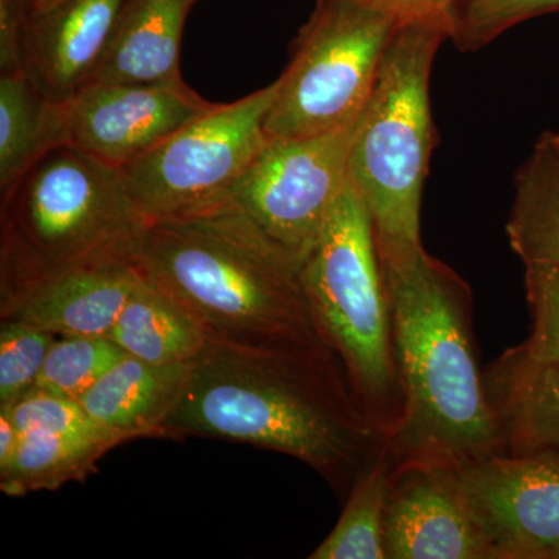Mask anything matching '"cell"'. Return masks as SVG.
Returning a JSON list of instances; mask_svg holds the SVG:
<instances>
[{"label": "cell", "instance_id": "cell-7", "mask_svg": "<svg viewBox=\"0 0 559 559\" xmlns=\"http://www.w3.org/2000/svg\"><path fill=\"white\" fill-rule=\"evenodd\" d=\"M403 22L371 0H318L277 79L267 139L310 138L358 119Z\"/></svg>", "mask_w": 559, "mask_h": 559}, {"label": "cell", "instance_id": "cell-18", "mask_svg": "<svg viewBox=\"0 0 559 559\" xmlns=\"http://www.w3.org/2000/svg\"><path fill=\"white\" fill-rule=\"evenodd\" d=\"M108 337L150 364H190L210 344L190 312L143 274Z\"/></svg>", "mask_w": 559, "mask_h": 559}, {"label": "cell", "instance_id": "cell-28", "mask_svg": "<svg viewBox=\"0 0 559 559\" xmlns=\"http://www.w3.org/2000/svg\"><path fill=\"white\" fill-rule=\"evenodd\" d=\"M25 13L21 0H0V73L25 69Z\"/></svg>", "mask_w": 559, "mask_h": 559}, {"label": "cell", "instance_id": "cell-26", "mask_svg": "<svg viewBox=\"0 0 559 559\" xmlns=\"http://www.w3.org/2000/svg\"><path fill=\"white\" fill-rule=\"evenodd\" d=\"M532 334L509 349L513 358L540 364L559 358V267H525Z\"/></svg>", "mask_w": 559, "mask_h": 559}, {"label": "cell", "instance_id": "cell-12", "mask_svg": "<svg viewBox=\"0 0 559 559\" xmlns=\"http://www.w3.org/2000/svg\"><path fill=\"white\" fill-rule=\"evenodd\" d=\"M388 559H491L466 498L459 465L395 462L385 506Z\"/></svg>", "mask_w": 559, "mask_h": 559}, {"label": "cell", "instance_id": "cell-5", "mask_svg": "<svg viewBox=\"0 0 559 559\" xmlns=\"http://www.w3.org/2000/svg\"><path fill=\"white\" fill-rule=\"evenodd\" d=\"M451 35L448 21L403 22L358 117L349 179L369 209L382 261L423 249L421 197L437 140L430 73Z\"/></svg>", "mask_w": 559, "mask_h": 559}, {"label": "cell", "instance_id": "cell-19", "mask_svg": "<svg viewBox=\"0 0 559 559\" xmlns=\"http://www.w3.org/2000/svg\"><path fill=\"white\" fill-rule=\"evenodd\" d=\"M507 235L525 267H559V146L546 132L516 175Z\"/></svg>", "mask_w": 559, "mask_h": 559}, {"label": "cell", "instance_id": "cell-23", "mask_svg": "<svg viewBox=\"0 0 559 559\" xmlns=\"http://www.w3.org/2000/svg\"><path fill=\"white\" fill-rule=\"evenodd\" d=\"M124 355L108 336H58L35 388L80 400Z\"/></svg>", "mask_w": 559, "mask_h": 559}, {"label": "cell", "instance_id": "cell-21", "mask_svg": "<svg viewBox=\"0 0 559 559\" xmlns=\"http://www.w3.org/2000/svg\"><path fill=\"white\" fill-rule=\"evenodd\" d=\"M55 146L53 105L27 70L0 73V193Z\"/></svg>", "mask_w": 559, "mask_h": 559}, {"label": "cell", "instance_id": "cell-11", "mask_svg": "<svg viewBox=\"0 0 559 559\" xmlns=\"http://www.w3.org/2000/svg\"><path fill=\"white\" fill-rule=\"evenodd\" d=\"M491 559H559V451L459 465Z\"/></svg>", "mask_w": 559, "mask_h": 559}, {"label": "cell", "instance_id": "cell-6", "mask_svg": "<svg viewBox=\"0 0 559 559\" xmlns=\"http://www.w3.org/2000/svg\"><path fill=\"white\" fill-rule=\"evenodd\" d=\"M300 282L320 340L360 411L392 440L404 419L392 311L373 223L352 179L301 264Z\"/></svg>", "mask_w": 559, "mask_h": 559}, {"label": "cell", "instance_id": "cell-4", "mask_svg": "<svg viewBox=\"0 0 559 559\" xmlns=\"http://www.w3.org/2000/svg\"><path fill=\"white\" fill-rule=\"evenodd\" d=\"M150 224L121 168L51 146L0 193V304L69 272L139 263Z\"/></svg>", "mask_w": 559, "mask_h": 559}, {"label": "cell", "instance_id": "cell-25", "mask_svg": "<svg viewBox=\"0 0 559 559\" xmlns=\"http://www.w3.org/2000/svg\"><path fill=\"white\" fill-rule=\"evenodd\" d=\"M558 11L559 0H462L451 40L460 50H480L522 22Z\"/></svg>", "mask_w": 559, "mask_h": 559}, {"label": "cell", "instance_id": "cell-15", "mask_svg": "<svg viewBox=\"0 0 559 559\" xmlns=\"http://www.w3.org/2000/svg\"><path fill=\"white\" fill-rule=\"evenodd\" d=\"M190 364H150L124 355L80 403L100 428L124 439H165V423L186 388Z\"/></svg>", "mask_w": 559, "mask_h": 559}, {"label": "cell", "instance_id": "cell-29", "mask_svg": "<svg viewBox=\"0 0 559 559\" xmlns=\"http://www.w3.org/2000/svg\"><path fill=\"white\" fill-rule=\"evenodd\" d=\"M403 21L443 20L454 28L455 14L462 0H371Z\"/></svg>", "mask_w": 559, "mask_h": 559}, {"label": "cell", "instance_id": "cell-27", "mask_svg": "<svg viewBox=\"0 0 559 559\" xmlns=\"http://www.w3.org/2000/svg\"><path fill=\"white\" fill-rule=\"evenodd\" d=\"M5 411L10 412L22 436H95L109 432L91 418L80 400L43 388H33L13 407Z\"/></svg>", "mask_w": 559, "mask_h": 559}, {"label": "cell", "instance_id": "cell-20", "mask_svg": "<svg viewBox=\"0 0 559 559\" xmlns=\"http://www.w3.org/2000/svg\"><path fill=\"white\" fill-rule=\"evenodd\" d=\"M130 441L114 432L95 436L24 433L20 450L5 473L0 489L20 498L38 491H55L70 481H81L114 448Z\"/></svg>", "mask_w": 559, "mask_h": 559}, {"label": "cell", "instance_id": "cell-30", "mask_svg": "<svg viewBox=\"0 0 559 559\" xmlns=\"http://www.w3.org/2000/svg\"><path fill=\"white\" fill-rule=\"evenodd\" d=\"M22 433L14 425L10 412L0 409V474L5 473L20 450Z\"/></svg>", "mask_w": 559, "mask_h": 559}, {"label": "cell", "instance_id": "cell-17", "mask_svg": "<svg viewBox=\"0 0 559 559\" xmlns=\"http://www.w3.org/2000/svg\"><path fill=\"white\" fill-rule=\"evenodd\" d=\"M200 0H130L94 81L183 83L180 46L191 7Z\"/></svg>", "mask_w": 559, "mask_h": 559}, {"label": "cell", "instance_id": "cell-22", "mask_svg": "<svg viewBox=\"0 0 559 559\" xmlns=\"http://www.w3.org/2000/svg\"><path fill=\"white\" fill-rule=\"evenodd\" d=\"M393 465L388 441L349 489L340 521L310 559H388L385 506Z\"/></svg>", "mask_w": 559, "mask_h": 559}, {"label": "cell", "instance_id": "cell-32", "mask_svg": "<svg viewBox=\"0 0 559 559\" xmlns=\"http://www.w3.org/2000/svg\"><path fill=\"white\" fill-rule=\"evenodd\" d=\"M551 134H554L555 142H557L559 146V132H551Z\"/></svg>", "mask_w": 559, "mask_h": 559}, {"label": "cell", "instance_id": "cell-1", "mask_svg": "<svg viewBox=\"0 0 559 559\" xmlns=\"http://www.w3.org/2000/svg\"><path fill=\"white\" fill-rule=\"evenodd\" d=\"M164 430L165 439L202 437L289 455L340 498L388 443L360 411L336 356L307 345L210 341L190 364Z\"/></svg>", "mask_w": 559, "mask_h": 559}, {"label": "cell", "instance_id": "cell-13", "mask_svg": "<svg viewBox=\"0 0 559 559\" xmlns=\"http://www.w3.org/2000/svg\"><path fill=\"white\" fill-rule=\"evenodd\" d=\"M130 0H55L25 13V70L50 105L94 83Z\"/></svg>", "mask_w": 559, "mask_h": 559}, {"label": "cell", "instance_id": "cell-14", "mask_svg": "<svg viewBox=\"0 0 559 559\" xmlns=\"http://www.w3.org/2000/svg\"><path fill=\"white\" fill-rule=\"evenodd\" d=\"M140 275L139 263L69 272L0 304V319L21 320L55 336H108Z\"/></svg>", "mask_w": 559, "mask_h": 559}, {"label": "cell", "instance_id": "cell-10", "mask_svg": "<svg viewBox=\"0 0 559 559\" xmlns=\"http://www.w3.org/2000/svg\"><path fill=\"white\" fill-rule=\"evenodd\" d=\"M216 105L204 100L186 81H94L64 105H53V142L123 168Z\"/></svg>", "mask_w": 559, "mask_h": 559}, {"label": "cell", "instance_id": "cell-2", "mask_svg": "<svg viewBox=\"0 0 559 559\" xmlns=\"http://www.w3.org/2000/svg\"><path fill=\"white\" fill-rule=\"evenodd\" d=\"M381 264L404 393L403 426L389 441L393 460L465 465L503 454L477 358L468 283L425 248Z\"/></svg>", "mask_w": 559, "mask_h": 559}, {"label": "cell", "instance_id": "cell-8", "mask_svg": "<svg viewBox=\"0 0 559 559\" xmlns=\"http://www.w3.org/2000/svg\"><path fill=\"white\" fill-rule=\"evenodd\" d=\"M278 80L234 103H218L121 168L132 201L150 221L197 215L231 200L238 180L267 145Z\"/></svg>", "mask_w": 559, "mask_h": 559}, {"label": "cell", "instance_id": "cell-9", "mask_svg": "<svg viewBox=\"0 0 559 559\" xmlns=\"http://www.w3.org/2000/svg\"><path fill=\"white\" fill-rule=\"evenodd\" d=\"M356 124L358 119L310 138L270 140L231 194L299 270L347 187Z\"/></svg>", "mask_w": 559, "mask_h": 559}, {"label": "cell", "instance_id": "cell-16", "mask_svg": "<svg viewBox=\"0 0 559 559\" xmlns=\"http://www.w3.org/2000/svg\"><path fill=\"white\" fill-rule=\"evenodd\" d=\"M509 454L559 451V358L532 364L509 352L485 370Z\"/></svg>", "mask_w": 559, "mask_h": 559}, {"label": "cell", "instance_id": "cell-24", "mask_svg": "<svg viewBox=\"0 0 559 559\" xmlns=\"http://www.w3.org/2000/svg\"><path fill=\"white\" fill-rule=\"evenodd\" d=\"M57 337L21 320L0 319V409H10L35 388Z\"/></svg>", "mask_w": 559, "mask_h": 559}, {"label": "cell", "instance_id": "cell-3", "mask_svg": "<svg viewBox=\"0 0 559 559\" xmlns=\"http://www.w3.org/2000/svg\"><path fill=\"white\" fill-rule=\"evenodd\" d=\"M139 267L210 341L329 348L312 322L299 267L234 200L197 215L151 221Z\"/></svg>", "mask_w": 559, "mask_h": 559}, {"label": "cell", "instance_id": "cell-31", "mask_svg": "<svg viewBox=\"0 0 559 559\" xmlns=\"http://www.w3.org/2000/svg\"><path fill=\"white\" fill-rule=\"evenodd\" d=\"M51 2H55V0H21L22 5H24L27 13L44 9V7L50 5Z\"/></svg>", "mask_w": 559, "mask_h": 559}]
</instances>
